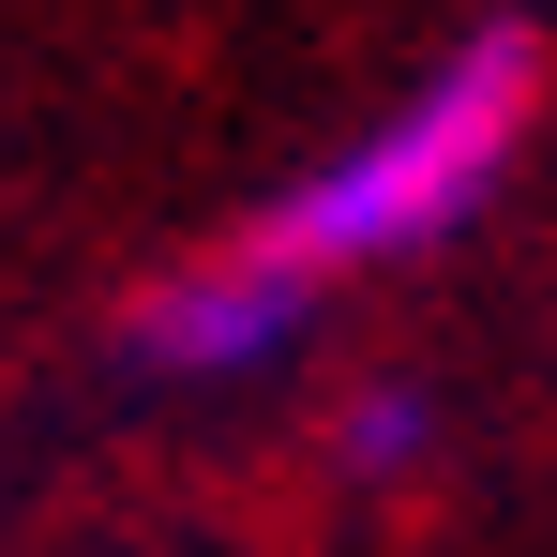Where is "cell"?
Listing matches in <instances>:
<instances>
[{"mask_svg":"<svg viewBox=\"0 0 557 557\" xmlns=\"http://www.w3.org/2000/svg\"><path fill=\"white\" fill-rule=\"evenodd\" d=\"M528 121H543L528 30H482V46H453L407 106H376L347 151H317V166L242 226V257H272L301 301H332V286H362V272H407V257H437L467 211L512 182Z\"/></svg>","mask_w":557,"mask_h":557,"instance_id":"obj_1","label":"cell"},{"mask_svg":"<svg viewBox=\"0 0 557 557\" xmlns=\"http://www.w3.org/2000/svg\"><path fill=\"white\" fill-rule=\"evenodd\" d=\"M301 332H317V301L242 242H211V257H182L121 301V362L151 392H257V376L301 362Z\"/></svg>","mask_w":557,"mask_h":557,"instance_id":"obj_2","label":"cell"},{"mask_svg":"<svg viewBox=\"0 0 557 557\" xmlns=\"http://www.w3.org/2000/svg\"><path fill=\"white\" fill-rule=\"evenodd\" d=\"M422 467H437V392H422V376H362V392L332 407V482L392 497V482H422Z\"/></svg>","mask_w":557,"mask_h":557,"instance_id":"obj_3","label":"cell"}]
</instances>
